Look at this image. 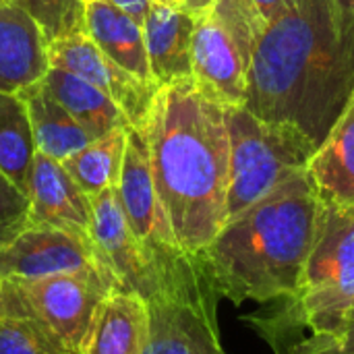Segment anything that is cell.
Wrapping results in <instances>:
<instances>
[{"instance_id": "1", "label": "cell", "mask_w": 354, "mask_h": 354, "mask_svg": "<svg viewBox=\"0 0 354 354\" xmlns=\"http://www.w3.org/2000/svg\"><path fill=\"white\" fill-rule=\"evenodd\" d=\"M354 91V19L336 0H290L251 50L245 108L326 139Z\"/></svg>"}, {"instance_id": "2", "label": "cell", "mask_w": 354, "mask_h": 354, "mask_svg": "<svg viewBox=\"0 0 354 354\" xmlns=\"http://www.w3.org/2000/svg\"><path fill=\"white\" fill-rule=\"evenodd\" d=\"M156 193L176 247L201 253L228 220L230 141L224 108L195 81L162 85L141 127Z\"/></svg>"}, {"instance_id": "3", "label": "cell", "mask_w": 354, "mask_h": 354, "mask_svg": "<svg viewBox=\"0 0 354 354\" xmlns=\"http://www.w3.org/2000/svg\"><path fill=\"white\" fill-rule=\"evenodd\" d=\"M324 201L307 170L226 220L201 251L218 292L232 303L292 299L313 247Z\"/></svg>"}, {"instance_id": "4", "label": "cell", "mask_w": 354, "mask_h": 354, "mask_svg": "<svg viewBox=\"0 0 354 354\" xmlns=\"http://www.w3.org/2000/svg\"><path fill=\"white\" fill-rule=\"evenodd\" d=\"M147 280L141 297L149 332L141 354H226L218 328L220 292L201 257L172 243L145 251Z\"/></svg>"}, {"instance_id": "5", "label": "cell", "mask_w": 354, "mask_h": 354, "mask_svg": "<svg viewBox=\"0 0 354 354\" xmlns=\"http://www.w3.org/2000/svg\"><path fill=\"white\" fill-rule=\"evenodd\" d=\"M230 141L228 220L307 170L317 143L288 122L266 120L245 106L224 108Z\"/></svg>"}, {"instance_id": "6", "label": "cell", "mask_w": 354, "mask_h": 354, "mask_svg": "<svg viewBox=\"0 0 354 354\" xmlns=\"http://www.w3.org/2000/svg\"><path fill=\"white\" fill-rule=\"evenodd\" d=\"M315 340H338L354 307V205H324L299 290L292 297Z\"/></svg>"}, {"instance_id": "7", "label": "cell", "mask_w": 354, "mask_h": 354, "mask_svg": "<svg viewBox=\"0 0 354 354\" xmlns=\"http://www.w3.org/2000/svg\"><path fill=\"white\" fill-rule=\"evenodd\" d=\"M114 286L93 274H56L33 280L2 278L0 317H23L81 354L95 311Z\"/></svg>"}, {"instance_id": "8", "label": "cell", "mask_w": 354, "mask_h": 354, "mask_svg": "<svg viewBox=\"0 0 354 354\" xmlns=\"http://www.w3.org/2000/svg\"><path fill=\"white\" fill-rule=\"evenodd\" d=\"M56 274H93L116 282L100 261L91 241L52 226L23 224L0 239V276L33 280Z\"/></svg>"}, {"instance_id": "9", "label": "cell", "mask_w": 354, "mask_h": 354, "mask_svg": "<svg viewBox=\"0 0 354 354\" xmlns=\"http://www.w3.org/2000/svg\"><path fill=\"white\" fill-rule=\"evenodd\" d=\"M48 58L50 66L71 71L106 93L124 112L131 127H143L160 85L131 75L127 68L106 56L87 33L52 41L48 46Z\"/></svg>"}, {"instance_id": "10", "label": "cell", "mask_w": 354, "mask_h": 354, "mask_svg": "<svg viewBox=\"0 0 354 354\" xmlns=\"http://www.w3.org/2000/svg\"><path fill=\"white\" fill-rule=\"evenodd\" d=\"M249 62L226 25L207 10L197 15L191 41V79L222 108L245 106Z\"/></svg>"}, {"instance_id": "11", "label": "cell", "mask_w": 354, "mask_h": 354, "mask_svg": "<svg viewBox=\"0 0 354 354\" xmlns=\"http://www.w3.org/2000/svg\"><path fill=\"white\" fill-rule=\"evenodd\" d=\"M27 199L25 224L60 228L89 241V197L73 180L62 162L35 151L27 176Z\"/></svg>"}, {"instance_id": "12", "label": "cell", "mask_w": 354, "mask_h": 354, "mask_svg": "<svg viewBox=\"0 0 354 354\" xmlns=\"http://www.w3.org/2000/svg\"><path fill=\"white\" fill-rule=\"evenodd\" d=\"M116 191L127 222L143 251L151 245L162 243L176 245L156 193L147 141L143 131L137 127H131L127 131L124 156Z\"/></svg>"}, {"instance_id": "13", "label": "cell", "mask_w": 354, "mask_h": 354, "mask_svg": "<svg viewBox=\"0 0 354 354\" xmlns=\"http://www.w3.org/2000/svg\"><path fill=\"white\" fill-rule=\"evenodd\" d=\"M89 241L116 282V288L141 295L147 280V259L122 212L116 187L89 195Z\"/></svg>"}, {"instance_id": "14", "label": "cell", "mask_w": 354, "mask_h": 354, "mask_svg": "<svg viewBox=\"0 0 354 354\" xmlns=\"http://www.w3.org/2000/svg\"><path fill=\"white\" fill-rule=\"evenodd\" d=\"M50 68L48 41L35 21L12 2L0 4V91L19 93Z\"/></svg>"}, {"instance_id": "15", "label": "cell", "mask_w": 354, "mask_h": 354, "mask_svg": "<svg viewBox=\"0 0 354 354\" xmlns=\"http://www.w3.org/2000/svg\"><path fill=\"white\" fill-rule=\"evenodd\" d=\"M149 311L141 295L112 288L102 299L81 354H141Z\"/></svg>"}, {"instance_id": "16", "label": "cell", "mask_w": 354, "mask_h": 354, "mask_svg": "<svg viewBox=\"0 0 354 354\" xmlns=\"http://www.w3.org/2000/svg\"><path fill=\"white\" fill-rule=\"evenodd\" d=\"M195 19L185 8H168L151 2L143 23V39L151 77L160 87L191 77Z\"/></svg>"}, {"instance_id": "17", "label": "cell", "mask_w": 354, "mask_h": 354, "mask_svg": "<svg viewBox=\"0 0 354 354\" xmlns=\"http://www.w3.org/2000/svg\"><path fill=\"white\" fill-rule=\"evenodd\" d=\"M324 205H354V91L307 164Z\"/></svg>"}, {"instance_id": "18", "label": "cell", "mask_w": 354, "mask_h": 354, "mask_svg": "<svg viewBox=\"0 0 354 354\" xmlns=\"http://www.w3.org/2000/svg\"><path fill=\"white\" fill-rule=\"evenodd\" d=\"M85 33L106 56L131 75L141 81L156 83L149 71L143 27L129 15L106 0L85 2Z\"/></svg>"}, {"instance_id": "19", "label": "cell", "mask_w": 354, "mask_h": 354, "mask_svg": "<svg viewBox=\"0 0 354 354\" xmlns=\"http://www.w3.org/2000/svg\"><path fill=\"white\" fill-rule=\"evenodd\" d=\"M39 85L93 139H100L116 129H131L124 112L106 93L71 71L50 66Z\"/></svg>"}, {"instance_id": "20", "label": "cell", "mask_w": 354, "mask_h": 354, "mask_svg": "<svg viewBox=\"0 0 354 354\" xmlns=\"http://www.w3.org/2000/svg\"><path fill=\"white\" fill-rule=\"evenodd\" d=\"M19 95L27 106L35 149L44 156L64 162L93 141V137L54 97H50L39 83L21 89Z\"/></svg>"}, {"instance_id": "21", "label": "cell", "mask_w": 354, "mask_h": 354, "mask_svg": "<svg viewBox=\"0 0 354 354\" xmlns=\"http://www.w3.org/2000/svg\"><path fill=\"white\" fill-rule=\"evenodd\" d=\"M27 106L19 93L0 91V172L27 195L29 166L35 156Z\"/></svg>"}, {"instance_id": "22", "label": "cell", "mask_w": 354, "mask_h": 354, "mask_svg": "<svg viewBox=\"0 0 354 354\" xmlns=\"http://www.w3.org/2000/svg\"><path fill=\"white\" fill-rule=\"evenodd\" d=\"M127 131L129 129L110 131L108 135L93 139L87 147L62 162L66 172L87 197L118 185Z\"/></svg>"}, {"instance_id": "23", "label": "cell", "mask_w": 354, "mask_h": 354, "mask_svg": "<svg viewBox=\"0 0 354 354\" xmlns=\"http://www.w3.org/2000/svg\"><path fill=\"white\" fill-rule=\"evenodd\" d=\"M288 2L290 0H216L212 10L232 33L249 62L255 41Z\"/></svg>"}, {"instance_id": "24", "label": "cell", "mask_w": 354, "mask_h": 354, "mask_svg": "<svg viewBox=\"0 0 354 354\" xmlns=\"http://www.w3.org/2000/svg\"><path fill=\"white\" fill-rule=\"evenodd\" d=\"M8 2L17 4L35 21L48 46L52 41L77 33H85L83 0H8Z\"/></svg>"}, {"instance_id": "25", "label": "cell", "mask_w": 354, "mask_h": 354, "mask_svg": "<svg viewBox=\"0 0 354 354\" xmlns=\"http://www.w3.org/2000/svg\"><path fill=\"white\" fill-rule=\"evenodd\" d=\"M0 354H73L52 332L23 317H0Z\"/></svg>"}, {"instance_id": "26", "label": "cell", "mask_w": 354, "mask_h": 354, "mask_svg": "<svg viewBox=\"0 0 354 354\" xmlns=\"http://www.w3.org/2000/svg\"><path fill=\"white\" fill-rule=\"evenodd\" d=\"M29 199L0 172V239L25 224Z\"/></svg>"}, {"instance_id": "27", "label": "cell", "mask_w": 354, "mask_h": 354, "mask_svg": "<svg viewBox=\"0 0 354 354\" xmlns=\"http://www.w3.org/2000/svg\"><path fill=\"white\" fill-rule=\"evenodd\" d=\"M307 354H354V324L338 340H317Z\"/></svg>"}, {"instance_id": "28", "label": "cell", "mask_w": 354, "mask_h": 354, "mask_svg": "<svg viewBox=\"0 0 354 354\" xmlns=\"http://www.w3.org/2000/svg\"><path fill=\"white\" fill-rule=\"evenodd\" d=\"M106 2H110L118 10H122L124 15H129L141 27H143L145 17H147L149 6H151V0H106Z\"/></svg>"}, {"instance_id": "29", "label": "cell", "mask_w": 354, "mask_h": 354, "mask_svg": "<svg viewBox=\"0 0 354 354\" xmlns=\"http://www.w3.org/2000/svg\"><path fill=\"white\" fill-rule=\"evenodd\" d=\"M216 0H185V10H189L191 15H203L207 10H212Z\"/></svg>"}, {"instance_id": "30", "label": "cell", "mask_w": 354, "mask_h": 354, "mask_svg": "<svg viewBox=\"0 0 354 354\" xmlns=\"http://www.w3.org/2000/svg\"><path fill=\"white\" fill-rule=\"evenodd\" d=\"M336 2H338V6L342 8V12L346 17L354 19V0H336Z\"/></svg>"}, {"instance_id": "31", "label": "cell", "mask_w": 354, "mask_h": 354, "mask_svg": "<svg viewBox=\"0 0 354 354\" xmlns=\"http://www.w3.org/2000/svg\"><path fill=\"white\" fill-rule=\"evenodd\" d=\"M153 4L168 6V8H185V0H151Z\"/></svg>"}, {"instance_id": "32", "label": "cell", "mask_w": 354, "mask_h": 354, "mask_svg": "<svg viewBox=\"0 0 354 354\" xmlns=\"http://www.w3.org/2000/svg\"><path fill=\"white\" fill-rule=\"evenodd\" d=\"M351 324H354V307H353V313H351Z\"/></svg>"}, {"instance_id": "33", "label": "cell", "mask_w": 354, "mask_h": 354, "mask_svg": "<svg viewBox=\"0 0 354 354\" xmlns=\"http://www.w3.org/2000/svg\"><path fill=\"white\" fill-rule=\"evenodd\" d=\"M83 2H93V0H83Z\"/></svg>"}, {"instance_id": "34", "label": "cell", "mask_w": 354, "mask_h": 354, "mask_svg": "<svg viewBox=\"0 0 354 354\" xmlns=\"http://www.w3.org/2000/svg\"><path fill=\"white\" fill-rule=\"evenodd\" d=\"M0 286H2V276H0Z\"/></svg>"}, {"instance_id": "35", "label": "cell", "mask_w": 354, "mask_h": 354, "mask_svg": "<svg viewBox=\"0 0 354 354\" xmlns=\"http://www.w3.org/2000/svg\"><path fill=\"white\" fill-rule=\"evenodd\" d=\"M2 2H8V0H0V4H2Z\"/></svg>"}]
</instances>
